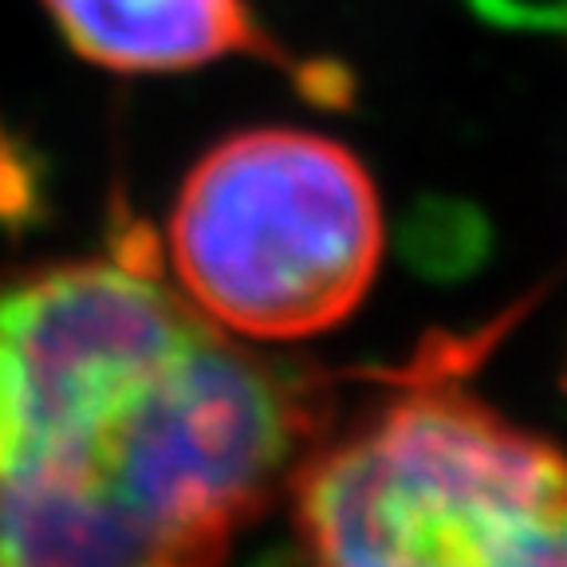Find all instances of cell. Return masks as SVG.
Returning <instances> with one entry per match:
<instances>
[{"instance_id":"6da1fadb","label":"cell","mask_w":567,"mask_h":567,"mask_svg":"<svg viewBox=\"0 0 567 567\" xmlns=\"http://www.w3.org/2000/svg\"><path fill=\"white\" fill-rule=\"evenodd\" d=\"M465 347L311 445L288 488L303 567H567V450L461 382Z\"/></svg>"},{"instance_id":"7a4b0ae2","label":"cell","mask_w":567,"mask_h":567,"mask_svg":"<svg viewBox=\"0 0 567 567\" xmlns=\"http://www.w3.org/2000/svg\"><path fill=\"white\" fill-rule=\"evenodd\" d=\"M382 202L363 158L296 126L217 142L169 209L177 292L209 323L257 343L339 328L382 265Z\"/></svg>"},{"instance_id":"3957f363","label":"cell","mask_w":567,"mask_h":567,"mask_svg":"<svg viewBox=\"0 0 567 567\" xmlns=\"http://www.w3.org/2000/svg\"><path fill=\"white\" fill-rule=\"evenodd\" d=\"M202 323L138 225L106 260L0 284V477L83 465Z\"/></svg>"},{"instance_id":"277c9868","label":"cell","mask_w":567,"mask_h":567,"mask_svg":"<svg viewBox=\"0 0 567 567\" xmlns=\"http://www.w3.org/2000/svg\"><path fill=\"white\" fill-rule=\"evenodd\" d=\"M83 60L115 71H186L225 55L288 63L248 0H44Z\"/></svg>"}]
</instances>
